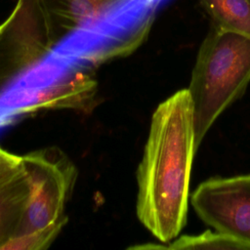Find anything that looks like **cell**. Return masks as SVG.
Masks as SVG:
<instances>
[{
	"mask_svg": "<svg viewBox=\"0 0 250 250\" xmlns=\"http://www.w3.org/2000/svg\"><path fill=\"white\" fill-rule=\"evenodd\" d=\"M250 82V37L212 26L199 48L188 87L195 146Z\"/></svg>",
	"mask_w": 250,
	"mask_h": 250,
	"instance_id": "obj_2",
	"label": "cell"
},
{
	"mask_svg": "<svg viewBox=\"0 0 250 250\" xmlns=\"http://www.w3.org/2000/svg\"><path fill=\"white\" fill-rule=\"evenodd\" d=\"M97 89V81L89 69L69 68L22 98L9 112L7 124L42 109H89Z\"/></svg>",
	"mask_w": 250,
	"mask_h": 250,
	"instance_id": "obj_6",
	"label": "cell"
},
{
	"mask_svg": "<svg viewBox=\"0 0 250 250\" xmlns=\"http://www.w3.org/2000/svg\"><path fill=\"white\" fill-rule=\"evenodd\" d=\"M167 249H250V245L220 231L206 230L195 235H182L164 246Z\"/></svg>",
	"mask_w": 250,
	"mask_h": 250,
	"instance_id": "obj_11",
	"label": "cell"
},
{
	"mask_svg": "<svg viewBox=\"0 0 250 250\" xmlns=\"http://www.w3.org/2000/svg\"><path fill=\"white\" fill-rule=\"evenodd\" d=\"M196 150L192 104L182 89L155 108L137 171L138 219L163 243L178 237L186 226Z\"/></svg>",
	"mask_w": 250,
	"mask_h": 250,
	"instance_id": "obj_1",
	"label": "cell"
},
{
	"mask_svg": "<svg viewBox=\"0 0 250 250\" xmlns=\"http://www.w3.org/2000/svg\"><path fill=\"white\" fill-rule=\"evenodd\" d=\"M67 217L45 227L24 230L5 242L0 250H42L47 249L61 233Z\"/></svg>",
	"mask_w": 250,
	"mask_h": 250,
	"instance_id": "obj_10",
	"label": "cell"
},
{
	"mask_svg": "<svg viewBox=\"0 0 250 250\" xmlns=\"http://www.w3.org/2000/svg\"><path fill=\"white\" fill-rule=\"evenodd\" d=\"M29 184L25 230L48 226L67 217L66 201L76 181L77 170L59 147H45L21 155Z\"/></svg>",
	"mask_w": 250,
	"mask_h": 250,
	"instance_id": "obj_4",
	"label": "cell"
},
{
	"mask_svg": "<svg viewBox=\"0 0 250 250\" xmlns=\"http://www.w3.org/2000/svg\"><path fill=\"white\" fill-rule=\"evenodd\" d=\"M39 2L60 43L93 23L112 3L109 0H39Z\"/></svg>",
	"mask_w": 250,
	"mask_h": 250,
	"instance_id": "obj_8",
	"label": "cell"
},
{
	"mask_svg": "<svg viewBox=\"0 0 250 250\" xmlns=\"http://www.w3.org/2000/svg\"><path fill=\"white\" fill-rule=\"evenodd\" d=\"M59 44L39 0H18L0 24V93Z\"/></svg>",
	"mask_w": 250,
	"mask_h": 250,
	"instance_id": "obj_3",
	"label": "cell"
},
{
	"mask_svg": "<svg viewBox=\"0 0 250 250\" xmlns=\"http://www.w3.org/2000/svg\"><path fill=\"white\" fill-rule=\"evenodd\" d=\"M109 1H110V2H113V1H114V0H109Z\"/></svg>",
	"mask_w": 250,
	"mask_h": 250,
	"instance_id": "obj_12",
	"label": "cell"
},
{
	"mask_svg": "<svg viewBox=\"0 0 250 250\" xmlns=\"http://www.w3.org/2000/svg\"><path fill=\"white\" fill-rule=\"evenodd\" d=\"M190 202L206 225L250 245V175L208 179Z\"/></svg>",
	"mask_w": 250,
	"mask_h": 250,
	"instance_id": "obj_5",
	"label": "cell"
},
{
	"mask_svg": "<svg viewBox=\"0 0 250 250\" xmlns=\"http://www.w3.org/2000/svg\"><path fill=\"white\" fill-rule=\"evenodd\" d=\"M29 192L21 155L0 146V248L25 230Z\"/></svg>",
	"mask_w": 250,
	"mask_h": 250,
	"instance_id": "obj_7",
	"label": "cell"
},
{
	"mask_svg": "<svg viewBox=\"0 0 250 250\" xmlns=\"http://www.w3.org/2000/svg\"><path fill=\"white\" fill-rule=\"evenodd\" d=\"M212 26L250 37V0H197Z\"/></svg>",
	"mask_w": 250,
	"mask_h": 250,
	"instance_id": "obj_9",
	"label": "cell"
}]
</instances>
